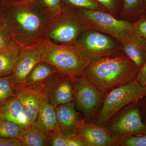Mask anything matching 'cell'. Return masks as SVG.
<instances>
[{
  "instance_id": "6da1fadb",
  "label": "cell",
  "mask_w": 146,
  "mask_h": 146,
  "mask_svg": "<svg viewBox=\"0 0 146 146\" xmlns=\"http://www.w3.org/2000/svg\"><path fill=\"white\" fill-rule=\"evenodd\" d=\"M2 1L3 18L10 29L13 40L21 47L38 45L44 39L49 16L36 1Z\"/></svg>"
},
{
  "instance_id": "7a4b0ae2",
  "label": "cell",
  "mask_w": 146,
  "mask_h": 146,
  "mask_svg": "<svg viewBox=\"0 0 146 146\" xmlns=\"http://www.w3.org/2000/svg\"><path fill=\"white\" fill-rule=\"evenodd\" d=\"M139 70L125 54L115 55L92 61L82 74L103 94L136 80Z\"/></svg>"
},
{
  "instance_id": "3957f363",
  "label": "cell",
  "mask_w": 146,
  "mask_h": 146,
  "mask_svg": "<svg viewBox=\"0 0 146 146\" xmlns=\"http://www.w3.org/2000/svg\"><path fill=\"white\" fill-rule=\"evenodd\" d=\"M37 46L42 61L51 64L59 72L72 78L82 75L91 62L74 45L58 44L44 39Z\"/></svg>"
},
{
  "instance_id": "277c9868",
  "label": "cell",
  "mask_w": 146,
  "mask_h": 146,
  "mask_svg": "<svg viewBox=\"0 0 146 146\" xmlns=\"http://www.w3.org/2000/svg\"><path fill=\"white\" fill-rule=\"evenodd\" d=\"M91 28L78 9L65 7L60 13L49 19L44 39L58 44L74 45L82 33Z\"/></svg>"
},
{
  "instance_id": "5b68a950",
  "label": "cell",
  "mask_w": 146,
  "mask_h": 146,
  "mask_svg": "<svg viewBox=\"0 0 146 146\" xmlns=\"http://www.w3.org/2000/svg\"><path fill=\"white\" fill-rule=\"evenodd\" d=\"M146 96V86H142L136 80L110 89L104 94L92 122L105 126L121 110Z\"/></svg>"
},
{
  "instance_id": "8992f818",
  "label": "cell",
  "mask_w": 146,
  "mask_h": 146,
  "mask_svg": "<svg viewBox=\"0 0 146 146\" xmlns=\"http://www.w3.org/2000/svg\"><path fill=\"white\" fill-rule=\"evenodd\" d=\"M119 42L112 36L93 29L82 33L75 43L76 47L91 60L117 54Z\"/></svg>"
},
{
  "instance_id": "52a82bcc",
  "label": "cell",
  "mask_w": 146,
  "mask_h": 146,
  "mask_svg": "<svg viewBox=\"0 0 146 146\" xmlns=\"http://www.w3.org/2000/svg\"><path fill=\"white\" fill-rule=\"evenodd\" d=\"M139 101L133 102L121 110L105 126L117 143L127 136L146 133V125L141 118Z\"/></svg>"
},
{
  "instance_id": "ba28073f",
  "label": "cell",
  "mask_w": 146,
  "mask_h": 146,
  "mask_svg": "<svg viewBox=\"0 0 146 146\" xmlns=\"http://www.w3.org/2000/svg\"><path fill=\"white\" fill-rule=\"evenodd\" d=\"M73 102L87 122H92L100 103L103 93L83 75L72 78Z\"/></svg>"
},
{
  "instance_id": "9c48e42d",
  "label": "cell",
  "mask_w": 146,
  "mask_h": 146,
  "mask_svg": "<svg viewBox=\"0 0 146 146\" xmlns=\"http://www.w3.org/2000/svg\"><path fill=\"white\" fill-rule=\"evenodd\" d=\"M78 9L90 24L91 28L112 36L120 43L126 35L133 32L132 24L125 20H118L108 12Z\"/></svg>"
},
{
  "instance_id": "30bf717a",
  "label": "cell",
  "mask_w": 146,
  "mask_h": 146,
  "mask_svg": "<svg viewBox=\"0 0 146 146\" xmlns=\"http://www.w3.org/2000/svg\"><path fill=\"white\" fill-rule=\"evenodd\" d=\"M43 91L54 107L73 102L74 89L72 78L58 72L51 78Z\"/></svg>"
},
{
  "instance_id": "8fae6325",
  "label": "cell",
  "mask_w": 146,
  "mask_h": 146,
  "mask_svg": "<svg viewBox=\"0 0 146 146\" xmlns=\"http://www.w3.org/2000/svg\"><path fill=\"white\" fill-rule=\"evenodd\" d=\"M37 46L21 47L18 60L11 74L15 89L23 86L34 66L42 61V55Z\"/></svg>"
},
{
  "instance_id": "7c38bea8",
  "label": "cell",
  "mask_w": 146,
  "mask_h": 146,
  "mask_svg": "<svg viewBox=\"0 0 146 146\" xmlns=\"http://www.w3.org/2000/svg\"><path fill=\"white\" fill-rule=\"evenodd\" d=\"M58 125L63 133H77L87 122L77 112L74 102L55 107Z\"/></svg>"
},
{
  "instance_id": "4fadbf2b",
  "label": "cell",
  "mask_w": 146,
  "mask_h": 146,
  "mask_svg": "<svg viewBox=\"0 0 146 146\" xmlns=\"http://www.w3.org/2000/svg\"><path fill=\"white\" fill-rule=\"evenodd\" d=\"M58 72H59L51 64L45 61H41L34 66L23 86L20 88L36 93H41L53 76Z\"/></svg>"
},
{
  "instance_id": "5bb4252c",
  "label": "cell",
  "mask_w": 146,
  "mask_h": 146,
  "mask_svg": "<svg viewBox=\"0 0 146 146\" xmlns=\"http://www.w3.org/2000/svg\"><path fill=\"white\" fill-rule=\"evenodd\" d=\"M35 126L41 129L50 138L54 133L60 131L55 107L49 100L46 93H40L39 114Z\"/></svg>"
},
{
  "instance_id": "9a60e30c",
  "label": "cell",
  "mask_w": 146,
  "mask_h": 146,
  "mask_svg": "<svg viewBox=\"0 0 146 146\" xmlns=\"http://www.w3.org/2000/svg\"><path fill=\"white\" fill-rule=\"evenodd\" d=\"M77 134L87 146H115L117 141L105 126L93 122L86 124Z\"/></svg>"
},
{
  "instance_id": "2e32d148",
  "label": "cell",
  "mask_w": 146,
  "mask_h": 146,
  "mask_svg": "<svg viewBox=\"0 0 146 146\" xmlns=\"http://www.w3.org/2000/svg\"><path fill=\"white\" fill-rule=\"evenodd\" d=\"M125 54L140 70L146 63V41L133 32L126 35L120 42Z\"/></svg>"
},
{
  "instance_id": "e0dca14e",
  "label": "cell",
  "mask_w": 146,
  "mask_h": 146,
  "mask_svg": "<svg viewBox=\"0 0 146 146\" xmlns=\"http://www.w3.org/2000/svg\"><path fill=\"white\" fill-rule=\"evenodd\" d=\"M40 93L20 88L16 89V96L21 102L24 114L30 127L34 125L38 117Z\"/></svg>"
},
{
  "instance_id": "ac0fdd59",
  "label": "cell",
  "mask_w": 146,
  "mask_h": 146,
  "mask_svg": "<svg viewBox=\"0 0 146 146\" xmlns=\"http://www.w3.org/2000/svg\"><path fill=\"white\" fill-rule=\"evenodd\" d=\"M1 107L2 118L14 122L24 129L30 127L21 102L16 96L7 100Z\"/></svg>"
},
{
  "instance_id": "d6986e66",
  "label": "cell",
  "mask_w": 146,
  "mask_h": 146,
  "mask_svg": "<svg viewBox=\"0 0 146 146\" xmlns=\"http://www.w3.org/2000/svg\"><path fill=\"white\" fill-rule=\"evenodd\" d=\"M21 46L13 40L0 50V77L10 75L18 60Z\"/></svg>"
},
{
  "instance_id": "ffe728a7",
  "label": "cell",
  "mask_w": 146,
  "mask_h": 146,
  "mask_svg": "<svg viewBox=\"0 0 146 146\" xmlns=\"http://www.w3.org/2000/svg\"><path fill=\"white\" fill-rule=\"evenodd\" d=\"M18 139L23 146H50L48 136L34 125L25 129Z\"/></svg>"
},
{
  "instance_id": "44dd1931",
  "label": "cell",
  "mask_w": 146,
  "mask_h": 146,
  "mask_svg": "<svg viewBox=\"0 0 146 146\" xmlns=\"http://www.w3.org/2000/svg\"><path fill=\"white\" fill-rule=\"evenodd\" d=\"M25 129L18 124L2 118L0 121V137L18 139Z\"/></svg>"
},
{
  "instance_id": "7402d4cb",
  "label": "cell",
  "mask_w": 146,
  "mask_h": 146,
  "mask_svg": "<svg viewBox=\"0 0 146 146\" xmlns=\"http://www.w3.org/2000/svg\"><path fill=\"white\" fill-rule=\"evenodd\" d=\"M16 96V89L10 75L0 77V106L11 97Z\"/></svg>"
},
{
  "instance_id": "603a6c76",
  "label": "cell",
  "mask_w": 146,
  "mask_h": 146,
  "mask_svg": "<svg viewBox=\"0 0 146 146\" xmlns=\"http://www.w3.org/2000/svg\"><path fill=\"white\" fill-rule=\"evenodd\" d=\"M65 7L77 9H91L107 12L97 0H62Z\"/></svg>"
},
{
  "instance_id": "cb8c5ba5",
  "label": "cell",
  "mask_w": 146,
  "mask_h": 146,
  "mask_svg": "<svg viewBox=\"0 0 146 146\" xmlns=\"http://www.w3.org/2000/svg\"><path fill=\"white\" fill-rule=\"evenodd\" d=\"M36 1L49 18L60 13L65 8L62 0H36Z\"/></svg>"
},
{
  "instance_id": "d4e9b609",
  "label": "cell",
  "mask_w": 146,
  "mask_h": 146,
  "mask_svg": "<svg viewBox=\"0 0 146 146\" xmlns=\"http://www.w3.org/2000/svg\"><path fill=\"white\" fill-rule=\"evenodd\" d=\"M123 13L131 16L143 13L145 11L144 0H123Z\"/></svg>"
},
{
  "instance_id": "484cf974",
  "label": "cell",
  "mask_w": 146,
  "mask_h": 146,
  "mask_svg": "<svg viewBox=\"0 0 146 146\" xmlns=\"http://www.w3.org/2000/svg\"><path fill=\"white\" fill-rule=\"evenodd\" d=\"M117 146H146V133L125 137L118 141Z\"/></svg>"
},
{
  "instance_id": "4316f807",
  "label": "cell",
  "mask_w": 146,
  "mask_h": 146,
  "mask_svg": "<svg viewBox=\"0 0 146 146\" xmlns=\"http://www.w3.org/2000/svg\"><path fill=\"white\" fill-rule=\"evenodd\" d=\"M13 40L10 29L2 17L0 22V50L10 44Z\"/></svg>"
},
{
  "instance_id": "83f0119b",
  "label": "cell",
  "mask_w": 146,
  "mask_h": 146,
  "mask_svg": "<svg viewBox=\"0 0 146 146\" xmlns=\"http://www.w3.org/2000/svg\"><path fill=\"white\" fill-rule=\"evenodd\" d=\"M107 12L113 15L122 8L123 0H97Z\"/></svg>"
},
{
  "instance_id": "f1b7e54d",
  "label": "cell",
  "mask_w": 146,
  "mask_h": 146,
  "mask_svg": "<svg viewBox=\"0 0 146 146\" xmlns=\"http://www.w3.org/2000/svg\"><path fill=\"white\" fill-rule=\"evenodd\" d=\"M140 18L132 24L133 32L146 41V11Z\"/></svg>"
},
{
  "instance_id": "f546056e",
  "label": "cell",
  "mask_w": 146,
  "mask_h": 146,
  "mask_svg": "<svg viewBox=\"0 0 146 146\" xmlns=\"http://www.w3.org/2000/svg\"><path fill=\"white\" fill-rule=\"evenodd\" d=\"M50 145L68 146L66 135L61 131L54 133L50 138Z\"/></svg>"
},
{
  "instance_id": "4dcf8cb0",
  "label": "cell",
  "mask_w": 146,
  "mask_h": 146,
  "mask_svg": "<svg viewBox=\"0 0 146 146\" xmlns=\"http://www.w3.org/2000/svg\"><path fill=\"white\" fill-rule=\"evenodd\" d=\"M65 135L68 146H87L77 133H66Z\"/></svg>"
},
{
  "instance_id": "1f68e13d",
  "label": "cell",
  "mask_w": 146,
  "mask_h": 146,
  "mask_svg": "<svg viewBox=\"0 0 146 146\" xmlns=\"http://www.w3.org/2000/svg\"><path fill=\"white\" fill-rule=\"evenodd\" d=\"M0 146H23L18 139L0 137Z\"/></svg>"
},
{
  "instance_id": "d6a6232c",
  "label": "cell",
  "mask_w": 146,
  "mask_h": 146,
  "mask_svg": "<svg viewBox=\"0 0 146 146\" xmlns=\"http://www.w3.org/2000/svg\"><path fill=\"white\" fill-rule=\"evenodd\" d=\"M139 106L141 118L146 125V96L139 101Z\"/></svg>"
},
{
  "instance_id": "836d02e7",
  "label": "cell",
  "mask_w": 146,
  "mask_h": 146,
  "mask_svg": "<svg viewBox=\"0 0 146 146\" xmlns=\"http://www.w3.org/2000/svg\"><path fill=\"white\" fill-rule=\"evenodd\" d=\"M136 80L142 86H146V63L139 70Z\"/></svg>"
},
{
  "instance_id": "e575fe53",
  "label": "cell",
  "mask_w": 146,
  "mask_h": 146,
  "mask_svg": "<svg viewBox=\"0 0 146 146\" xmlns=\"http://www.w3.org/2000/svg\"><path fill=\"white\" fill-rule=\"evenodd\" d=\"M4 10V4L2 0H0V22L2 18Z\"/></svg>"
},
{
  "instance_id": "d590c367",
  "label": "cell",
  "mask_w": 146,
  "mask_h": 146,
  "mask_svg": "<svg viewBox=\"0 0 146 146\" xmlns=\"http://www.w3.org/2000/svg\"><path fill=\"white\" fill-rule=\"evenodd\" d=\"M16 1H20L24 2H34L36 1V0H16Z\"/></svg>"
},
{
  "instance_id": "8d00e7d4",
  "label": "cell",
  "mask_w": 146,
  "mask_h": 146,
  "mask_svg": "<svg viewBox=\"0 0 146 146\" xmlns=\"http://www.w3.org/2000/svg\"><path fill=\"white\" fill-rule=\"evenodd\" d=\"M2 119V115H1V107L0 106V121H1Z\"/></svg>"
},
{
  "instance_id": "74e56055",
  "label": "cell",
  "mask_w": 146,
  "mask_h": 146,
  "mask_svg": "<svg viewBox=\"0 0 146 146\" xmlns=\"http://www.w3.org/2000/svg\"><path fill=\"white\" fill-rule=\"evenodd\" d=\"M144 3H145V10L146 11V0H144Z\"/></svg>"
}]
</instances>
